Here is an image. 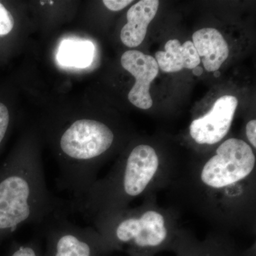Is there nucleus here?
I'll return each mask as SVG.
<instances>
[{
  "label": "nucleus",
  "instance_id": "obj_18",
  "mask_svg": "<svg viewBox=\"0 0 256 256\" xmlns=\"http://www.w3.org/2000/svg\"><path fill=\"white\" fill-rule=\"evenodd\" d=\"M214 75L215 77H220V72H218V70H216V72H214Z\"/></svg>",
  "mask_w": 256,
  "mask_h": 256
},
{
  "label": "nucleus",
  "instance_id": "obj_4",
  "mask_svg": "<svg viewBox=\"0 0 256 256\" xmlns=\"http://www.w3.org/2000/svg\"><path fill=\"white\" fill-rule=\"evenodd\" d=\"M160 171L159 156L154 148L138 144L122 164L105 178L96 180L77 212L92 220L104 214L126 208L134 198L166 181L170 175Z\"/></svg>",
  "mask_w": 256,
  "mask_h": 256
},
{
  "label": "nucleus",
  "instance_id": "obj_9",
  "mask_svg": "<svg viewBox=\"0 0 256 256\" xmlns=\"http://www.w3.org/2000/svg\"><path fill=\"white\" fill-rule=\"evenodd\" d=\"M192 38L207 72L218 70L229 55L228 44L222 34L216 28H204L195 32Z\"/></svg>",
  "mask_w": 256,
  "mask_h": 256
},
{
  "label": "nucleus",
  "instance_id": "obj_12",
  "mask_svg": "<svg viewBox=\"0 0 256 256\" xmlns=\"http://www.w3.org/2000/svg\"><path fill=\"white\" fill-rule=\"evenodd\" d=\"M176 249L180 256H235L230 244L220 237L194 244L186 236Z\"/></svg>",
  "mask_w": 256,
  "mask_h": 256
},
{
  "label": "nucleus",
  "instance_id": "obj_13",
  "mask_svg": "<svg viewBox=\"0 0 256 256\" xmlns=\"http://www.w3.org/2000/svg\"><path fill=\"white\" fill-rule=\"evenodd\" d=\"M14 18L11 13L0 3V35H6L14 28Z\"/></svg>",
  "mask_w": 256,
  "mask_h": 256
},
{
  "label": "nucleus",
  "instance_id": "obj_11",
  "mask_svg": "<svg viewBox=\"0 0 256 256\" xmlns=\"http://www.w3.org/2000/svg\"><path fill=\"white\" fill-rule=\"evenodd\" d=\"M95 48L90 42L64 40L58 48V62L66 66L86 68L92 64Z\"/></svg>",
  "mask_w": 256,
  "mask_h": 256
},
{
  "label": "nucleus",
  "instance_id": "obj_3",
  "mask_svg": "<svg viewBox=\"0 0 256 256\" xmlns=\"http://www.w3.org/2000/svg\"><path fill=\"white\" fill-rule=\"evenodd\" d=\"M108 247L127 249L132 256H152L176 248L185 238L174 214L151 202L98 216L92 220Z\"/></svg>",
  "mask_w": 256,
  "mask_h": 256
},
{
  "label": "nucleus",
  "instance_id": "obj_17",
  "mask_svg": "<svg viewBox=\"0 0 256 256\" xmlns=\"http://www.w3.org/2000/svg\"><path fill=\"white\" fill-rule=\"evenodd\" d=\"M192 73H193L194 75L196 76H200L203 74V68L200 66H197L196 67L193 68Z\"/></svg>",
  "mask_w": 256,
  "mask_h": 256
},
{
  "label": "nucleus",
  "instance_id": "obj_15",
  "mask_svg": "<svg viewBox=\"0 0 256 256\" xmlns=\"http://www.w3.org/2000/svg\"><path fill=\"white\" fill-rule=\"evenodd\" d=\"M132 2V0H104L102 2L108 9L117 12L124 10Z\"/></svg>",
  "mask_w": 256,
  "mask_h": 256
},
{
  "label": "nucleus",
  "instance_id": "obj_1",
  "mask_svg": "<svg viewBox=\"0 0 256 256\" xmlns=\"http://www.w3.org/2000/svg\"><path fill=\"white\" fill-rule=\"evenodd\" d=\"M256 156L242 140L230 138L196 174L192 191L202 212L223 225L246 224L254 215Z\"/></svg>",
  "mask_w": 256,
  "mask_h": 256
},
{
  "label": "nucleus",
  "instance_id": "obj_16",
  "mask_svg": "<svg viewBox=\"0 0 256 256\" xmlns=\"http://www.w3.org/2000/svg\"><path fill=\"white\" fill-rule=\"evenodd\" d=\"M246 132L248 140L254 148H256V120H252L249 121L246 124Z\"/></svg>",
  "mask_w": 256,
  "mask_h": 256
},
{
  "label": "nucleus",
  "instance_id": "obj_14",
  "mask_svg": "<svg viewBox=\"0 0 256 256\" xmlns=\"http://www.w3.org/2000/svg\"><path fill=\"white\" fill-rule=\"evenodd\" d=\"M10 256H38V254L36 248L31 242L15 247Z\"/></svg>",
  "mask_w": 256,
  "mask_h": 256
},
{
  "label": "nucleus",
  "instance_id": "obj_7",
  "mask_svg": "<svg viewBox=\"0 0 256 256\" xmlns=\"http://www.w3.org/2000/svg\"><path fill=\"white\" fill-rule=\"evenodd\" d=\"M121 65L136 78V84L128 94V100L142 110L150 108L153 102L150 87L159 72L156 58L140 50H129L122 55Z\"/></svg>",
  "mask_w": 256,
  "mask_h": 256
},
{
  "label": "nucleus",
  "instance_id": "obj_2",
  "mask_svg": "<svg viewBox=\"0 0 256 256\" xmlns=\"http://www.w3.org/2000/svg\"><path fill=\"white\" fill-rule=\"evenodd\" d=\"M32 154L16 156L0 168V242L26 224L38 227L68 201L52 194L42 165Z\"/></svg>",
  "mask_w": 256,
  "mask_h": 256
},
{
  "label": "nucleus",
  "instance_id": "obj_6",
  "mask_svg": "<svg viewBox=\"0 0 256 256\" xmlns=\"http://www.w3.org/2000/svg\"><path fill=\"white\" fill-rule=\"evenodd\" d=\"M237 106L235 96L226 95L217 99L210 112L192 121L190 127L192 139L198 144L220 142L228 134Z\"/></svg>",
  "mask_w": 256,
  "mask_h": 256
},
{
  "label": "nucleus",
  "instance_id": "obj_10",
  "mask_svg": "<svg viewBox=\"0 0 256 256\" xmlns=\"http://www.w3.org/2000/svg\"><path fill=\"white\" fill-rule=\"evenodd\" d=\"M164 50L156 52V60L159 68L166 73L180 72L184 68L193 69L201 62L191 41L181 44L178 40H171L166 42Z\"/></svg>",
  "mask_w": 256,
  "mask_h": 256
},
{
  "label": "nucleus",
  "instance_id": "obj_8",
  "mask_svg": "<svg viewBox=\"0 0 256 256\" xmlns=\"http://www.w3.org/2000/svg\"><path fill=\"white\" fill-rule=\"evenodd\" d=\"M158 0H141L131 6L127 13L128 22L120 32V40L130 48H136L146 38L150 23L159 8Z\"/></svg>",
  "mask_w": 256,
  "mask_h": 256
},
{
  "label": "nucleus",
  "instance_id": "obj_5",
  "mask_svg": "<svg viewBox=\"0 0 256 256\" xmlns=\"http://www.w3.org/2000/svg\"><path fill=\"white\" fill-rule=\"evenodd\" d=\"M69 208L58 210L36 227L46 238L50 256H100L108 248L98 232L68 220Z\"/></svg>",
  "mask_w": 256,
  "mask_h": 256
}]
</instances>
